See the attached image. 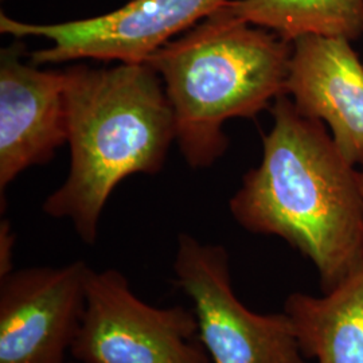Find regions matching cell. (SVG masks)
<instances>
[{"mask_svg":"<svg viewBox=\"0 0 363 363\" xmlns=\"http://www.w3.org/2000/svg\"><path fill=\"white\" fill-rule=\"evenodd\" d=\"M262 159L250 169L229 208L253 234L284 240L315 267L328 294L363 267V198L359 171L339 151L320 120L280 96Z\"/></svg>","mask_w":363,"mask_h":363,"instance_id":"6da1fadb","label":"cell"},{"mask_svg":"<svg viewBox=\"0 0 363 363\" xmlns=\"http://www.w3.org/2000/svg\"><path fill=\"white\" fill-rule=\"evenodd\" d=\"M70 171L43 211L69 220L94 245L105 205L120 182L156 174L177 140L174 111L162 78L147 62L66 69Z\"/></svg>","mask_w":363,"mask_h":363,"instance_id":"7a4b0ae2","label":"cell"},{"mask_svg":"<svg viewBox=\"0 0 363 363\" xmlns=\"http://www.w3.org/2000/svg\"><path fill=\"white\" fill-rule=\"evenodd\" d=\"M291 54L292 42L222 6L144 61L162 78L191 169H208L225 154L228 120L257 116L286 94Z\"/></svg>","mask_w":363,"mask_h":363,"instance_id":"3957f363","label":"cell"},{"mask_svg":"<svg viewBox=\"0 0 363 363\" xmlns=\"http://www.w3.org/2000/svg\"><path fill=\"white\" fill-rule=\"evenodd\" d=\"M174 283L193 301L198 337L211 363H306L286 312L257 313L234 292L229 253L178 235Z\"/></svg>","mask_w":363,"mask_h":363,"instance_id":"277c9868","label":"cell"},{"mask_svg":"<svg viewBox=\"0 0 363 363\" xmlns=\"http://www.w3.org/2000/svg\"><path fill=\"white\" fill-rule=\"evenodd\" d=\"M194 310L155 307L117 269H91L86 307L70 349L76 363H211Z\"/></svg>","mask_w":363,"mask_h":363,"instance_id":"5b68a950","label":"cell"},{"mask_svg":"<svg viewBox=\"0 0 363 363\" xmlns=\"http://www.w3.org/2000/svg\"><path fill=\"white\" fill-rule=\"evenodd\" d=\"M228 0H132L112 13L55 25H33L0 15L1 34L35 37L52 45L31 54L34 65L76 60L144 62L152 52L187 31Z\"/></svg>","mask_w":363,"mask_h":363,"instance_id":"8992f818","label":"cell"},{"mask_svg":"<svg viewBox=\"0 0 363 363\" xmlns=\"http://www.w3.org/2000/svg\"><path fill=\"white\" fill-rule=\"evenodd\" d=\"M91 269L78 259L0 277V363H67L82 325Z\"/></svg>","mask_w":363,"mask_h":363,"instance_id":"52a82bcc","label":"cell"},{"mask_svg":"<svg viewBox=\"0 0 363 363\" xmlns=\"http://www.w3.org/2000/svg\"><path fill=\"white\" fill-rule=\"evenodd\" d=\"M22 43L0 54V190L67 143L66 73L22 62Z\"/></svg>","mask_w":363,"mask_h":363,"instance_id":"ba28073f","label":"cell"},{"mask_svg":"<svg viewBox=\"0 0 363 363\" xmlns=\"http://www.w3.org/2000/svg\"><path fill=\"white\" fill-rule=\"evenodd\" d=\"M286 94L300 113L328 125L350 163L363 164V65L350 40L294 39Z\"/></svg>","mask_w":363,"mask_h":363,"instance_id":"9c48e42d","label":"cell"},{"mask_svg":"<svg viewBox=\"0 0 363 363\" xmlns=\"http://www.w3.org/2000/svg\"><path fill=\"white\" fill-rule=\"evenodd\" d=\"M283 311L306 359L363 363V267L323 296L291 294Z\"/></svg>","mask_w":363,"mask_h":363,"instance_id":"30bf717a","label":"cell"},{"mask_svg":"<svg viewBox=\"0 0 363 363\" xmlns=\"http://www.w3.org/2000/svg\"><path fill=\"white\" fill-rule=\"evenodd\" d=\"M223 7L289 42L308 34L350 42L363 35V0H228Z\"/></svg>","mask_w":363,"mask_h":363,"instance_id":"8fae6325","label":"cell"},{"mask_svg":"<svg viewBox=\"0 0 363 363\" xmlns=\"http://www.w3.org/2000/svg\"><path fill=\"white\" fill-rule=\"evenodd\" d=\"M15 235L10 223L3 220L0 225V277L13 272V249Z\"/></svg>","mask_w":363,"mask_h":363,"instance_id":"7c38bea8","label":"cell"},{"mask_svg":"<svg viewBox=\"0 0 363 363\" xmlns=\"http://www.w3.org/2000/svg\"><path fill=\"white\" fill-rule=\"evenodd\" d=\"M359 189H361V194L363 198V169L362 171H359Z\"/></svg>","mask_w":363,"mask_h":363,"instance_id":"4fadbf2b","label":"cell"},{"mask_svg":"<svg viewBox=\"0 0 363 363\" xmlns=\"http://www.w3.org/2000/svg\"><path fill=\"white\" fill-rule=\"evenodd\" d=\"M72 363H76V362H72Z\"/></svg>","mask_w":363,"mask_h":363,"instance_id":"5bb4252c","label":"cell"}]
</instances>
